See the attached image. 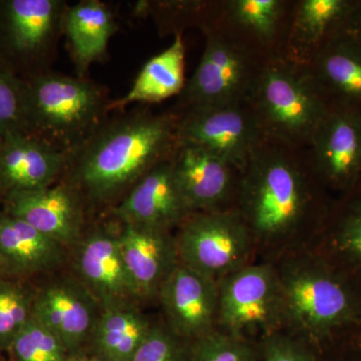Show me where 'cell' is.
<instances>
[{
	"mask_svg": "<svg viewBox=\"0 0 361 361\" xmlns=\"http://www.w3.org/2000/svg\"><path fill=\"white\" fill-rule=\"evenodd\" d=\"M177 111L135 109L106 121L68 157L61 180L84 200L89 214L114 208L142 176L172 158L179 145Z\"/></svg>",
	"mask_w": 361,
	"mask_h": 361,
	"instance_id": "cell-1",
	"label": "cell"
},
{
	"mask_svg": "<svg viewBox=\"0 0 361 361\" xmlns=\"http://www.w3.org/2000/svg\"><path fill=\"white\" fill-rule=\"evenodd\" d=\"M320 184L307 148L264 137L240 172L234 208L253 240L279 241L314 219Z\"/></svg>",
	"mask_w": 361,
	"mask_h": 361,
	"instance_id": "cell-2",
	"label": "cell"
},
{
	"mask_svg": "<svg viewBox=\"0 0 361 361\" xmlns=\"http://www.w3.org/2000/svg\"><path fill=\"white\" fill-rule=\"evenodd\" d=\"M25 133L71 156L109 118L108 92L87 78L47 71L25 80Z\"/></svg>",
	"mask_w": 361,
	"mask_h": 361,
	"instance_id": "cell-3",
	"label": "cell"
},
{
	"mask_svg": "<svg viewBox=\"0 0 361 361\" xmlns=\"http://www.w3.org/2000/svg\"><path fill=\"white\" fill-rule=\"evenodd\" d=\"M248 104L263 135L308 148L327 104L307 68L269 59L259 73Z\"/></svg>",
	"mask_w": 361,
	"mask_h": 361,
	"instance_id": "cell-4",
	"label": "cell"
},
{
	"mask_svg": "<svg viewBox=\"0 0 361 361\" xmlns=\"http://www.w3.org/2000/svg\"><path fill=\"white\" fill-rule=\"evenodd\" d=\"M201 30L205 37L203 54L175 110L246 103L267 61L215 23Z\"/></svg>",
	"mask_w": 361,
	"mask_h": 361,
	"instance_id": "cell-5",
	"label": "cell"
},
{
	"mask_svg": "<svg viewBox=\"0 0 361 361\" xmlns=\"http://www.w3.org/2000/svg\"><path fill=\"white\" fill-rule=\"evenodd\" d=\"M179 262L219 282L248 264L253 237L235 208L193 213L178 227Z\"/></svg>",
	"mask_w": 361,
	"mask_h": 361,
	"instance_id": "cell-6",
	"label": "cell"
},
{
	"mask_svg": "<svg viewBox=\"0 0 361 361\" xmlns=\"http://www.w3.org/2000/svg\"><path fill=\"white\" fill-rule=\"evenodd\" d=\"M65 0H7L0 6V58L25 66L27 78L49 70L63 33ZM25 78V80H27Z\"/></svg>",
	"mask_w": 361,
	"mask_h": 361,
	"instance_id": "cell-7",
	"label": "cell"
},
{
	"mask_svg": "<svg viewBox=\"0 0 361 361\" xmlns=\"http://www.w3.org/2000/svg\"><path fill=\"white\" fill-rule=\"evenodd\" d=\"M218 289V322L227 334L264 330L266 336L283 320L279 276L269 266L247 264L221 279Z\"/></svg>",
	"mask_w": 361,
	"mask_h": 361,
	"instance_id": "cell-8",
	"label": "cell"
},
{
	"mask_svg": "<svg viewBox=\"0 0 361 361\" xmlns=\"http://www.w3.org/2000/svg\"><path fill=\"white\" fill-rule=\"evenodd\" d=\"M175 111L179 142L209 149L240 172L264 137L248 102Z\"/></svg>",
	"mask_w": 361,
	"mask_h": 361,
	"instance_id": "cell-9",
	"label": "cell"
},
{
	"mask_svg": "<svg viewBox=\"0 0 361 361\" xmlns=\"http://www.w3.org/2000/svg\"><path fill=\"white\" fill-rule=\"evenodd\" d=\"M118 224H89L73 247V275L102 308L141 302L118 243Z\"/></svg>",
	"mask_w": 361,
	"mask_h": 361,
	"instance_id": "cell-10",
	"label": "cell"
},
{
	"mask_svg": "<svg viewBox=\"0 0 361 361\" xmlns=\"http://www.w3.org/2000/svg\"><path fill=\"white\" fill-rule=\"evenodd\" d=\"M283 320L304 336H316L341 322L350 302L338 282L307 264L279 276Z\"/></svg>",
	"mask_w": 361,
	"mask_h": 361,
	"instance_id": "cell-11",
	"label": "cell"
},
{
	"mask_svg": "<svg viewBox=\"0 0 361 361\" xmlns=\"http://www.w3.org/2000/svg\"><path fill=\"white\" fill-rule=\"evenodd\" d=\"M102 310L96 297L73 274H54L35 288L33 317L51 330L73 356L85 353Z\"/></svg>",
	"mask_w": 361,
	"mask_h": 361,
	"instance_id": "cell-12",
	"label": "cell"
},
{
	"mask_svg": "<svg viewBox=\"0 0 361 361\" xmlns=\"http://www.w3.org/2000/svg\"><path fill=\"white\" fill-rule=\"evenodd\" d=\"M307 149L322 184H355L361 177L360 106H327Z\"/></svg>",
	"mask_w": 361,
	"mask_h": 361,
	"instance_id": "cell-13",
	"label": "cell"
},
{
	"mask_svg": "<svg viewBox=\"0 0 361 361\" xmlns=\"http://www.w3.org/2000/svg\"><path fill=\"white\" fill-rule=\"evenodd\" d=\"M1 211L25 221L70 250L89 225L84 200L63 180L44 189L11 192L4 198Z\"/></svg>",
	"mask_w": 361,
	"mask_h": 361,
	"instance_id": "cell-14",
	"label": "cell"
},
{
	"mask_svg": "<svg viewBox=\"0 0 361 361\" xmlns=\"http://www.w3.org/2000/svg\"><path fill=\"white\" fill-rule=\"evenodd\" d=\"M173 171L190 212L234 208L240 171L209 149L179 142L173 154Z\"/></svg>",
	"mask_w": 361,
	"mask_h": 361,
	"instance_id": "cell-15",
	"label": "cell"
},
{
	"mask_svg": "<svg viewBox=\"0 0 361 361\" xmlns=\"http://www.w3.org/2000/svg\"><path fill=\"white\" fill-rule=\"evenodd\" d=\"M295 4L296 0H218L212 23L266 61L281 59Z\"/></svg>",
	"mask_w": 361,
	"mask_h": 361,
	"instance_id": "cell-16",
	"label": "cell"
},
{
	"mask_svg": "<svg viewBox=\"0 0 361 361\" xmlns=\"http://www.w3.org/2000/svg\"><path fill=\"white\" fill-rule=\"evenodd\" d=\"M166 324L178 336L195 341L213 332L218 322V282L186 265L176 266L158 294Z\"/></svg>",
	"mask_w": 361,
	"mask_h": 361,
	"instance_id": "cell-17",
	"label": "cell"
},
{
	"mask_svg": "<svg viewBox=\"0 0 361 361\" xmlns=\"http://www.w3.org/2000/svg\"><path fill=\"white\" fill-rule=\"evenodd\" d=\"M109 212L121 224L170 230L191 215L180 193L171 159L142 176L120 203Z\"/></svg>",
	"mask_w": 361,
	"mask_h": 361,
	"instance_id": "cell-18",
	"label": "cell"
},
{
	"mask_svg": "<svg viewBox=\"0 0 361 361\" xmlns=\"http://www.w3.org/2000/svg\"><path fill=\"white\" fill-rule=\"evenodd\" d=\"M118 224L123 260L142 301L158 297L161 285L179 264L176 237L170 230Z\"/></svg>",
	"mask_w": 361,
	"mask_h": 361,
	"instance_id": "cell-19",
	"label": "cell"
},
{
	"mask_svg": "<svg viewBox=\"0 0 361 361\" xmlns=\"http://www.w3.org/2000/svg\"><path fill=\"white\" fill-rule=\"evenodd\" d=\"M68 157L26 133L0 137V182L6 196L56 184L63 178Z\"/></svg>",
	"mask_w": 361,
	"mask_h": 361,
	"instance_id": "cell-20",
	"label": "cell"
},
{
	"mask_svg": "<svg viewBox=\"0 0 361 361\" xmlns=\"http://www.w3.org/2000/svg\"><path fill=\"white\" fill-rule=\"evenodd\" d=\"M71 250L25 221L0 211V255L9 276L25 280L56 274L70 258Z\"/></svg>",
	"mask_w": 361,
	"mask_h": 361,
	"instance_id": "cell-21",
	"label": "cell"
},
{
	"mask_svg": "<svg viewBox=\"0 0 361 361\" xmlns=\"http://www.w3.org/2000/svg\"><path fill=\"white\" fill-rule=\"evenodd\" d=\"M355 0H296L282 58L306 68L341 35Z\"/></svg>",
	"mask_w": 361,
	"mask_h": 361,
	"instance_id": "cell-22",
	"label": "cell"
},
{
	"mask_svg": "<svg viewBox=\"0 0 361 361\" xmlns=\"http://www.w3.org/2000/svg\"><path fill=\"white\" fill-rule=\"evenodd\" d=\"M327 106L361 108V44L338 35L306 66Z\"/></svg>",
	"mask_w": 361,
	"mask_h": 361,
	"instance_id": "cell-23",
	"label": "cell"
},
{
	"mask_svg": "<svg viewBox=\"0 0 361 361\" xmlns=\"http://www.w3.org/2000/svg\"><path fill=\"white\" fill-rule=\"evenodd\" d=\"M118 30L115 13L99 0H82L66 8L63 33L77 75L87 78L90 66L104 61L110 39Z\"/></svg>",
	"mask_w": 361,
	"mask_h": 361,
	"instance_id": "cell-24",
	"label": "cell"
},
{
	"mask_svg": "<svg viewBox=\"0 0 361 361\" xmlns=\"http://www.w3.org/2000/svg\"><path fill=\"white\" fill-rule=\"evenodd\" d=\"M185 66L186 45L183 33H178L170 47L145 63L125 96L111 99L109 111H122L130 104L161 103L179 96L187 82Z\"/></svg>",
	"mask_w": 361,
	"mask_h": 361,
	"instance_id": "cell-25",
	"label": "cell"
},
{
	"mask_svg": "<svg viewBox=\"0 0 361 361\" xmlns=\"http://www.w3.org/2000/svg\"><path fill=\"white\" fill-rule=\"evenodd\" d=\"M153 325L139 304L103 308L84 353L101 361H130Z\"/></svg>",
	"mask_w": 361,
	"mask_h": 361,
	"instance_id": "cell-26",
	"label": "cell"
},
{
	"mask_svg": "<svg viewBox=\"0 0 361 361\" xmlns=\"http://www.w3.org/2000/svg\"><path fill=\"white\" fill-rule=\"evenodd\" d=\"M217 1H137L133 13L152 18L161 35H178L189 27H205L215 18Z\"/></svg>",
	"mask_w": 361,
	"mask_h": 361,
	"instance_id": "cell-27",
	"label": "cell"
},
{
	"mask_svg": "<svg viewBox=\"0 0 361 361\" xmlns=\"http://www.w3.org/2000/svg\"><path fill=\"white\" fill-rule=\"evenodd\" d=\"M35 288L18 278L0 277V350L7 353L33 317Z\"/></svg>",
	"mask_w": 361,
	"mask_h": 361,
	"instance_id": "cell-28",
	"label": "cell"
},
{
	"mask_svg": "<svg viewBox=\"0 0 361 361\" xmlns=\"http://www.w3.org/2000/svg\"><path fill=\"white\" fill-rule=\"evenodd\" d=\"M9 361H71L63 342L39 320L32 318L7 350Z\"/></svg>",
	"mask_w": 361,
	"mask_h": 361,
	"instance_id": "cell-29",
	"label": "cell"
},
{
	"mask_svg": "<svg viewBox=\"0 0 361 361\" xmlns=\"http://www.w3.org/2000/svg\"><path fill=\"white\" fill-rule=\"evenodd\" d=\"M25 133V84L0 58V137Z\"/></svg>",
	"mask_w": 361,
	"mask_h": 361,
	"instance_id": "cell-30",
	"label": "cell"
},
{
	"mask_svg": "<svg viewBox=\"0 0 361 361\" xmlns=\"http://www.w3.org/2000/svg\"><path fill=\"white\" fill-rule=\"evenodd\" d=\"M259 349L244 337L214 330L193 342L192 361H257Z\"/></svg>",
	"mask_w": 361,
	"mask_h": 361,
	"instance_id": "cell-31",
	"label": "cell"
},
{
	"mask_svg": "<svg viewBox=\"0 0 361 361\" xmlns=\"http://www.w3.org/2000/svg\"><path fill=\"white\" fill-rule=\"evenodd\" d=\"M193 342L167 324H154L130 361H192Z\"/></svg>",
	"mask_w": 361,
	"mask_h": 361,
	"instance_id": "cell-32",
	"label": "cell"
},
{
	"mask_svg": "<svg viewBox=\"0 0 361 361\" xmlns=\"http://www.w3.org/2000/svg\"><path fill=\"white\" fill-rule=\"evenodd\" d=\"M258 349L263 361H319L305 342L277 332L266 334Z\"/></svg>",
	"mask_w": 361,
	"mask_h": 361,
	"instance_id": "cell-33",
	"label": "cell"
},
{
	"mask_svg": "<svg viewBox=\"0 0 361 361\" xmlns=\"http://www.w3.org/2000/svg\"><path fill=\"white\" fill-rule=\"evenodd\" d=\"M341 239L343 245L361 259V200L351 207L342 221Z\"/></svg>",
	"mask_w": 361,
	"mask_h": 361,
	"instance_id": "cell-34",
	"label": "cell"
},
{
	"mask_svg": "<svg viewBox=\"0 0 361 361\" xmlns=\"http://www.w3.org/2000/svg\"><path fill=\"white\" fill-rule=\"evenodd\" d=\"M341 35H345L361 44V0H355Z\"/></svg>",
	"mask_w": 361,
	"mask_h": 361,
	"instance_id": "cell-35",
	"label": "cell"
},
{
	"mask_svg": "<svg viewBox=\"0 0 361 361\" xmlns=\"http://www.w3.org/2000/svg\"><path fill=\"white\" fill-rule=\"evenodd\" d=\"M71 361H101L97 360V358L92 357V356L85 355V353H82V355H78L73 356L71 357Z\"/></svg>",
	"mask_w": 361,
	"mask_h": 361,
	"instance_id": "cell-36",
	"label": "cell"
},
{
	"mask_svg": "<svg viewBox=\"0 0 361 361\" xmlns=\"http://www.w3.org/2000/svg\"><path fill=\"white\" fill-rule=\"evenodd\" d=\"M2 276H9V274L6 263H4V259H2L1 255H0V277Z\"/></svg>",
	"mask_w": 361,
	"mask_h": 361,
	"instance_id": "cell-37",
	"label": "cell"
},
{
	"mask_svg": "<svg viewBox=\"0 0 361 361\" xmlns=\"http://www.w3.org/2000/svg\"><path fill=\"white\" fill-rule=\"evenodd\" d=\"M4 198H6V192H4V187H2L1 185V182H0V206L1 207L2 204H4Z\"/></svg>",
	"mask_w": 361,
	"mask_h": 361,
	"instance_id": "cell-38",
	"label": "cell"
},
{
	"mask_svg": "<svg viewBox=\"0 0 361 361\" xmlns=\"http://www.w3.org/2000/svg\"><path fill=\"white\" fill-rule=\"evenodd\" d=\"M348 361H361V353L355 357L350 358Z\"/></svg>",
	"mask_w": 361,
	"mask_h": 361,
	"instance_id": "cell-39",
	"label": "cell"
},
{
	"mask_svg": "<svg viewBox=\"0 0 361 361\" xmlns=\"http://www.w3.org/2000/svg\"><path fill=\"white\" fill-rule=\"evenodd\" d=\"M4 351L0 350V361H6V358H4Z\"/></svg>",
	"mask_w": 361,
	"mask_h": 361,
	"instance_id": "cell-40",
	"label": "cell"
}]
</instances>
